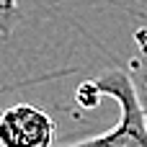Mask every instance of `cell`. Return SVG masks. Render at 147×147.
<instances>
[{"mask_svg":"<svg viewBox=\"0 0 147 147\" xmlns=\"http://www.w3.org/2000/svg\"><path fill=\"white\" fill-rule=\"evenodd\" d=\"M93 85L101 98L109 96L119 103V121L103 134L54 147H147V121L127 70H106L93 80Z\"/></svg>","mask_w":147,"mask_h":147,"instance_id":"cell-1","label":"cell"},{"mask_svg":"<svg viewBox=\"0 0 147 147\" xmlns=\"http://www.w3.org/2000/svg\"><path fill=\"white\" fill-rule=\"evenodd\" d=\"M57 124L34 103H13L0 109V145L3 147H54Z\"/></svg>","mask_w":147,"mask_h":147,"instance_id":"cell-2","label":"cell"},{"mask_svg":"<svg viewBox=\"0 0 147 147\" xmlns=\"http://www.w3.org/2000/svg\"><path fill=\"white\" fill-rule=\"evenodd\" d=\"M127 75H129V83L134 88V96L140 101V109L147 121V28L134 31V54L127 65Z\"/></svg>","mask_w":147,"mask_h":147,"instance_id":"cell-3","label":"cell"},{"mask_svg":"<svg viewBox=\"0 0 147 147\" xmlns=\"http://www.w3.org/2000/svg\"><path fill=\"white\" fill-rule=\"evenodd\" d=\"M21 8L18 0H0V36L8 39L13 34V28L21 23Z\"/></svg>","mask_w":147,"mask_h":147,"instance_id":"cell-4","label":"cell"},{"mask_svg":"<svg viewBox=\"0 0 147 147\" xmlns=\"http://www.w3.org/2000/svg\"><path fill=\"white\" fill-rule=\"evenodd\" d=\"M0 147H3V145H0Z\"/></svg>","mask_w":147,"mask_h":147,"instance_id":"cell-5","label":"cell"}]
</instances>
